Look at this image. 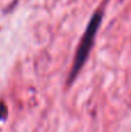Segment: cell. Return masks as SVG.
I'll return each instance as SVG.
<instances>
[{"mask_svg":"<svg viewBox=\"0 0 131 132\" xmlns=\"http://www.w3.org/2000/svg\"><path fill=\"white\" fill-rule=\"evenodd\" d=\"M102 19H103V13H102L101 9H99V11H96L93 14L89 22L87 23L85 32H84L83 37H81L80 42H79L78 48H77L74 59H73V64H72L71 71H70L69 77H67L69 85L72 84L76 80V78L78 77L83 66L85 65L86 60H87L91 51H92L93 45H94L95 37H96L97 30H99L100 26H101Z\"/></svg>","mask_w":131,"mask_h":132,"instance_id":"6da1fadb","label":"cell"}]
</instances>
